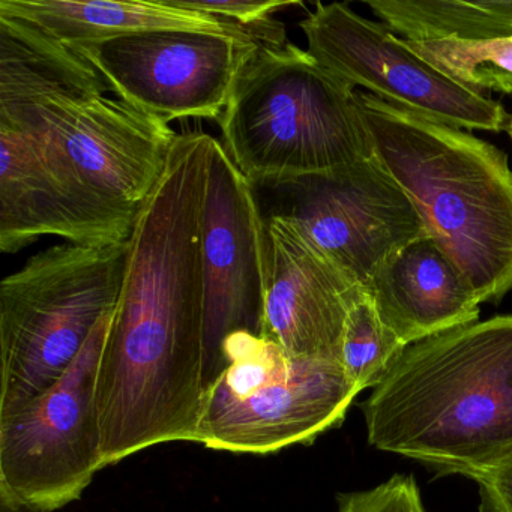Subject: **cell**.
Masks as SVG:
<instances>
[{
  "label": "cell",
  "instance_id": "cell-1",
  "mask_svg": "<svg viewBox=\"0 0 512 512\" xmlns=\"http://www.w3.org/2000/svg\"><path fill=\"white\" fill-rule=\"evenodd\" d=\"M211 139L179 134L137 211L97 377L104 467L196 440L206 394L200 235Z\"/></svg>",
  "mask_w": 512,
  "mask_h": 512
},
{
  "label": "cell",
  "instance_id": "cell-2",
  "mask_svg": "<svg viewBox=\"0 0 512 512\" xmlns=\"http://www.w3.org/2000/svg\"><path fill=\"white\" fill-rule=\"evenodd\" d=\"M368 443L467 476L512 446V314L409 344L361 404Z\"/></svg>",
  "mask_w": 512,
  "mask_h": 512
},
{
  "label": "cell",
  "instance_id": "cell-3",
  "mask_svg": "<svg viewBox=\"0 0 512 512\" xmlns=\"http://www.w3.org/2000/svg\"><path fill=\"white\" fill-rule=\"evenodd\" d=\"M374 155L415 205L428 235L479 304L512 292V169L470 131L416 115L358 89Z\"/></svg>",
  "mask_w": 512,
  "mask_h": 512
},
{
  "label": "cell",
  "instance_id": "cell-4",
  "mask_svg": "<svg viewBox=\"0 0 512 512\" xmlns=\"http://www.w3.org/2000/svg\"><path fill=\"white\" fill-rule=\"evenodd\" d=\"M217 122L220 142L253 187L374 157L358 89L290 41L259 44Z\"/></svg>",
  "mask_w": 512,
  "mask_h": 512
},
{
  "label": "cell",
  "instance_id": "cell-5",
  "mask_svg": "<svg viewBox=\"0 0 512 512\" xmlns=\"http://www.w3.org/2000/svg\"><path fill=\"white\" fill-rule=\"evenodd\" d=\"M128 241L59 244L32 256L0 283V416L55 385L124 283Z\"/></svg>",
  "mask_w": 512,
  "mask_h": 512
},
{
  "label": "cell",
  "instance_id": "cell-6",
  "mask_svg": "<svg viewBox=\"0 0 512 512\" xmlns=\"http://www.w3.org/2000/svg\"><path fill=\"white\" fill-rule=\"evenodd\" d=\"M358 394L340 362L289 355L236 332L224 341L223 370L206 389L194 442L253 455L311 445L343 424Z\"/></svg>",
  "mask_w": 512,
  "mask_h": 512
},
{
  "label": "cell",
  "instance_id": "cell-7",
  "mask_svg": "<svg viewBox=\"0 0 512 512\" xmlns=\"http://www.w3.org/2000/svg\"><path fill=\"white\" fill-rule=\"evenodd\" d=\"M26 134L53 175L103 211L136 218L163 175L176 134L163 119L109 97H46L0 113Z\"/></svg>",
  "mask_w": 512,
  "mask_h": 512
},
{
  "label": "cell",
  "instance_id": "cell-8",
  "mask_svg": "<svg viewBox=\"0 0 512 512\" xmlns=\"http://www.w3.org/2000/svg\"><path fill=\"white\" fill-rule=\"evenodd\" d=\"M112 314L55 385L0 416V497L53 512L79 500L103 469L97 377Z\"/></svg>",
  "mask_w": 512,
  "mask_h": 512
},
{
  "label": "cell",
  "instance_id": "cell-9",
  "mask_svg": "<svg viewBox=\"0 0 512 512\" xmlns=\"http://www.w3.org/2000/svg\"><path fill=\"white\" fill-rule=\"evenodd\" d=\"M254 188L268 193L265 218L292 224L364 290L392 254L430 236L412 200L376 155L331 172Z\"/></svg>",
  "mask_w": 512,
  "mask_h": 512
},
{
  "label": "cell",
  "instance_id": "cell-10",
  "mask_svg": "<svg viewBox=\"0 0 512 512\" xmlns=\"http://www.w3.org/2000/svg\"><path fill=\"white\" fill-rule=\"evenodd\" d=\"M299 26L307 52L352 88L461 130L502 133L508 127L511 115L499 101L449 79L383 23L347 4L317 2Z\"/></svg>",
  "mask_w": 512,
  "mask_h": 512
},
{
  "label": "cell",
  "instance_id": "cell-11",
  "mask_svg": "<svg viewBox=\"0 0 512 512\" xmlns=\"http://www.w3.org/2000/svg\"><path fill=\"white\" fill-rule=\"evenodd\" d=\"M259 44L251 34L155 31L71 49L97 68L119 100L170 124L218 121Z\"/></svg>",
  "mask_w": 512,
  "mask_h": 512
},
{
  "label": "cell",
  "instance_id": "cell-12",
  "mask_svg": "<svg viewBox=\"0 0 512 512\" xmlns=\"http://www.w3.org/2000/svg\"><path fill=\"white\" fill-rule=\"evenodd\" d=\"M200 239L208 389L223 370V344L230 335L250 332L262 337L271 274L268 221L256 190L214 137Z\"/></svg>",
  "mask_w": 512,
  "mask_h": 512
},
{
  "label": "cell",
  "instance_id": "cell-13",
  "mask_svg": "<svg viewBox=\"0 0 512 512\" xmlns=\"http://www.w3.org/2000/svg\"><path fill=\"white\" fill-rule=\"evenodd\" d=\"M268 221L269 274L262 337L302 358L340 362L352 305L364 295L292 224Z\"/></svg>",
  "mask_w": 512,
  "mask_h": 512
},
{
  "label": "cell",
  "instance_id": "cell-14",
  "mask_svg": "<svg viewBox=\"0 0 512 512\" xmlns=\"http://www.w3.org/2000/svg\"><path fill=\"white\" fill-rule=\"evenodd\" d=\"M136 218L83 200L46 166L26 134L0 128V251L19 253L43 236L70 244L127 242Z\"/></svg>",
  "mask_w": 512,
  "mask_h": 512
},
{
  "label": "cell",
  "instance_id": "cell-15",
  "mask_svg": "<svg viewBox=\"0 0 512 512\" xmlns=\"http://www.w3.org/2000/svg\"><path fill=\"white\" fill-rule=\"evenodd\" d=\"M365 292L406 346L478 322L481 313L472 287L431 236L392 254Z\"/></svg>",
  "mask_w": 512,
  "mask_h": 512
},
{
  "label": "cell",
  "instance_id": "cell-16",
  "mask_svg": "<svg viewBox=\"0 0 512 512\" xmlns=\"http://www.w3.org/2000/svg\"><path fill=\"white\" fill-rule=\"evenodd\" d=\"M0 14L26 20L70 47L155 31L251 34L226 20L170 7L164 0H0Z\"/></svg>",
  "mask_w": 512,
  "mask_h": 512
},
{
  "label": "cell",
  "instance_id": "cell-17",
  "mask_svg": "<svg viewBox=\"0 0 512 512\" xmlns=\"http://www.w3.org/2000/svg\"><path fill=\"white\" fill-rule=\"evenodd\" d=\"M110 91L79 52L26 20L0 14V113L46 97H103Z\"/></svg>",
  "mask_w": 512,
  "mask_h": 512
},
{
  "label": "cell",
  "instance_id": "cell-18",
  "mask_svg": "<svg viewBox=\"0 0 512 512\" xmlns=\"http://www.w3.org/2000/svg\"><path fill=\"white\" fill-rule=\"evenodd\" d=\"M367 5L406 41L512 40V0H370Z\"/></svg>",
  "mask_w": 512,
  "mask_h": 512
},
{
  "label": "cell",
  "instance_id": "cell-19",
  "mask_svg": "<svg viewBox=\"0 0 512 512\" xmlns=\"http://www.w3.org/2000/svg\"><path fill=\"white\" fill-rule=\"evenodd\" d=\"M406 41V40H404ZM428 64L469 91L512 94V40L407 41Z\"/></svg>",
  "mask_w": 512,
  "mask_h": 512
},
{
  "label": "cell",
  "instance_id": "cell-20",
  "mask_svg": "<svg viewBox=\"0 0 512 512\" xmlns=\"http://www.w3.org/2000/svg\"><path fill=\"white\" fill-rule=\"evenodd\" d=\"M406 347L364 292L350 308L341 347V365L350 382L359 392L373 389Z\"/></svg>",
  "mask_w": 512,
  "mask_h": 512
},
{
  "label": "cell",
  "instance_id": "cell-21",
  "mask_svg": "<svg viewBox=\"0 0 512 512\" xmlns=\"http://www.w3.org/2000/svg\"><path fill=\"white\" fill-rule=\"evenodd\" d=\"M167 5L182 10L205 14L215 19L226 20L233 25L242 26L250 31L260 43L271 46H284L287 43L286 29L283 23L274 19L275 13L284 8L301 7V2L292 0H227V2H209V0H164Z\"/></svg>",
  "mask_w": 512,
  "mask_h": 512
},
{
  "label": "cell",
  "instance_id": "cell-22",
  "mask_svg": "<svg viewBox=\"0 0 512 512\" xmlns=\"http://www.w3.org/2000/svg\"><path fill=\"white\" fill-rule=\"evenodd\" d=\"M337 503V512H427L410 475H394L370 490L338 494Z\"/></svg>",
  "mask_w": 512,
  "mask_h": 512
},
{
  "label": "cell",
  "instance_id": "cell-23",
  "mask_svg": "<svg viewBox=\"0 0 512 512\" xmlns=\"http://www.w3.org/2000/svg\"><path fill=\"white\" fill-rule=\"evenodd\" d=\"M479 487V512H512V446L470 472Z\"/></svg>",
  "mask_w": 512,
  "mask_h": 512
},
{
  "label": "cell",
  "instance_id": "cell-24",
  "mask_svg": "<svg viewBox=\"0 0 512 512\" xmlns=\"http://www.w3.org/2000/svg\"><path fill=\"white\" fill-rule=\"evenodd\" d=\"M0 512H44L35 511V509L25 508V506L17 505V503L11 502V500L0 497Z\"/></svg>",
  "mask_w": 512,
  "mask_h": 512
},
{
  "label": "cell",
  "instance_id": "cell-25",
  "mask_svg": "<svg viewBox=\"0 0 512 512\" xmlns=\"http://www.w3.org/2000/svg\"><path fill=\"white\" fill-rule=\"evenodd\" d=\"M506 131H508L509 139H511V142H512V113H511V116H509V122H508V127H506Z\"/></svg>",
  "mask_w": 512,
  "mask_h": 512
}]
</instances>
